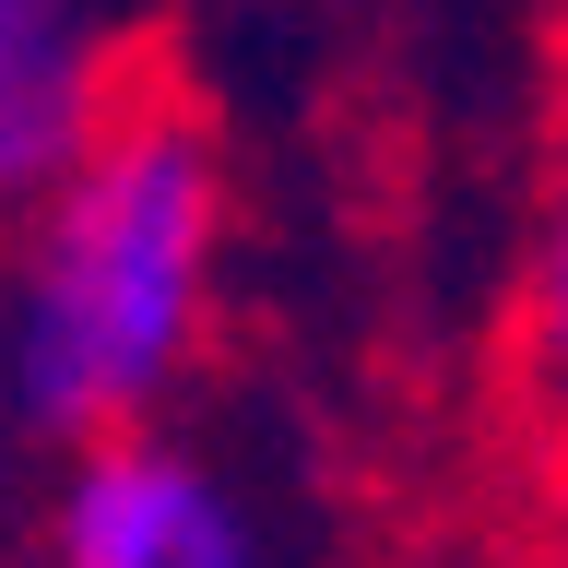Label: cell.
I'll use <instances>...</instances> for the list:
<instances>
[{"label": "cell", "instance_id": "cell-6", "mask_svg": "<svg viewBox=\"0 0 568 568\" xmlns=\"http://www.w3.org/2000/svg\"><path fill=\"white\" fill-rule=\"evenodd\" d=\"M568 462V450H557ZM557 568H568V474H557Z\"/></svg>", "mask_w": 568, "mask_h": 568}, {"label": "cell", "instance_id": "cell-4", "mask_svg": "<svg viewBox=\"0 0 568 568\" xmlns=\"http://www.w3.org/2000/svg\"><path fill=\"white\" fill-rule=\"evenodd\" d=\"M509 379H521L532 426L568 450V178L521 248V284H509Z\"/></svg>", "mask_w": 568, "mask_h": 568}, {"label": "cell", "instance_id": "cell-2", "mask_svg": "<svg viewBox=\"0 0 568 568\" xmlns=\"http://www.w3.org/2000/svg\"><path fill=\"white\" fill-rule=\"evenodd\" d=\"M48 568H273L237 474L190 438H119L48 486Z\"/></svg>", "mask_w": 568, "mask_h": 568}, {"label": "cell", "instance_id": "cell-3", "mask_svg": "<svg viewBox=\"0 0 568 568\" xmlns=\"http://www.w3.org/2000/svg\"><path fill=\"white\" fill-rule=\"evenodd\" d=\"M142 95L106 0H0V225L60 190Z\"/></svg>", "mask_w": 568, "mask_h": 568}, {"label": "cell", "instance_id": "cell-5", "mask_svg": "<svg viewBox=\"0 0 568 568\" xmlns=\"http://www.w3.org/2000/svg\"><path fill=\"white\" fill-rule=\"evenodd\" d=\"M12 426L24 415H12V367H0V474H12Z\"/></svg>", "mask_w": 568, "mask_h": 568}, {"label": "cell", "instance_id": "cell-1", "mask_svg": "<svg viewBox=\"0 0 568 568\" xmlns=\"http://www.w3.org/2000/svg\"><path fill=\"white\" fill-rule=\"evenodd\" d=\"M225 284V142L178 83L142 71L119 131L0 248V367L12 415L71 462L154 438L213 344Z\"/></svg>", "mask_w": 568, "mask_h": 568}]
</instances>
